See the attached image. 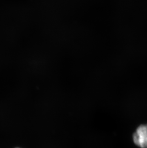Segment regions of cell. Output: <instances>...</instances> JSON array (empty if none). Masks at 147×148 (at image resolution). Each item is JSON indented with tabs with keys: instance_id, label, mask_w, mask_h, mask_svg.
<instances>
[{
	"instance_id": "6da1fadb",
	"label": "cell",
	"mask_w": 147,
	"mask_h": 148,
	"mask_svg": "<svg viewBox=\"0 0 147 148\" xmlns=\"http://www.w3.org/2000/svg\"><path fill=\"white\" fill-rule=\"evenodd\" d=\"M133 140L135 145L140 148H147V124L142 125L133 134Z\"/></svg>"
},
{
	"instance_id": "7a4b0ae2",
	"label": "cell",
	"mask_w": 147,
	"mask_h": 148,
	"mask_svg": "<svg viewBox=\"0 0 147 148\" xmlns=\"http://www.w3.org/2000/svg\"></svg>"
}]
</instances>
